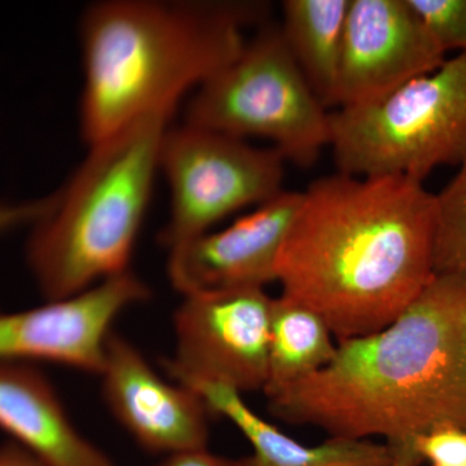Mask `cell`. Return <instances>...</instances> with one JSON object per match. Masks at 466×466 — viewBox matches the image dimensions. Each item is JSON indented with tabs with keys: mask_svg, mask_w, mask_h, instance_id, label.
<instances>
[{
	"mask_svg": "<svg viewBox=\"0 0 466 466\" xmlns=\"http://www.w3.org/2000/svg\"><path fill=\"white\" fill-rule=\"evenodd\" d=\"M0 429L48 466H116L79 433L54 386L32 364L0 363Z\"/></svg>",
	"mask_w": 466,
	"mask_h": 466,
	"instance_id": "obj_13",
	"label": "cell"
},
{
	"mask_svg": "<svg viewBox=\"0 0 466 466\" xmlns=\"http://www.w3.org/2000/svg\"><path fill=\"white\" fill-rule=\"evenodd\" d=\"M339 173L424 179L466 159V54L358 108L329 113Z\"/></svg>",
	"mask_w": 466,
	"mask_h": 466,
	"instance_id": "obj_5",
	"label": "cell"
},
{
	"mask_svg": "<svg viewBox=\"0 0 466 466\" xmlns=\"http://www.w3.org/2000/svg\"><path fill=\"white\" fill-rule=\"evenodd\" d=\"M466 346V274H437L379 332L337 343L314 375L267 397L287 424L332 438H385L394 462L417 466L420 435L449 425Z\"/></svg>",
	"mask_w": 466,
	"mask_h": 466,
	"instance_id": "obj_2",
	"label": "cell"
},
{
	"mask_svg": "<svg viewBox=\"0 0 466 466\" xmlns=\"http://www.w3.org/2000/svg\"><path fill=\"white\" fill-rule=\"evenodd\" d=\"M287 159L274 147L187 124L165 131L158 170L170 187V217L158 235L167 250L210 232L236 211L283 192Z\"/></svg>",
	"mask_w": 466,
	"mask_h": 466,
	"instance_id": "obj_7",
	"label": "cell"
},
{
	"mask_svg": "<svg viewBox=\"0 0 466 466\" xmlns=\"http://www.w3.org/2000/svg\"><path fill=\"white\" fill-rule=\"evenodd\" d=\"M182 385V383H180ZM205 400L211 415L229 420L251 444L253 452L233 466H391V451L370 440L332 438L306 446L257 415L240 392L213 382L186 383Z\"/></svg>",
	"mask_w": 466,
	"mask_h": 466,
	"instance_id": "obj_14",
	"label": "cell"
},
{
	"mask_svg": "<svg viewBox=\"0 0 466 466\" xmlns=\"http://www.w3.org/2000/svg\"><path fill=\"white\" fill-rule=\"evenodd\" d=\"M99 376L110 412L147 452L167 456L208 449L213 415L205 400L158 376L134 343L110 333Z\"/></svg>",
	"mask_w": 466,
	"mask_h": 466,
	"instance_id": "obj_11",
	"label": "cell"
},
{
	"mask_svg": "<svg viewBox=\"0 0 466 466\" xmlns=\"http://www.w3.org/2000/svg\"><path fill=\"white\" fill-rule=\"evenodd\" d=\"M52 204V195L39 200L7 202L0 200V235L20 227H32L41 219Z\"/></svg>",
	"mask_w": 466,
	"mask_h": 466,
	"instance_id": "obj_20",
	"label": "cell"
},
{
	"mask_svg": "<svg viewBox=\"0 0 466 466\" xmlns=\"http://www.w3.org/2000/svg\"><path fill=\"white\" fill-rule=\"evenodd\" d=\"M391 466H412V465L404 464V462H392Z\"/></svg>",
	"mask_w": 466,
	"mask_h": 466,
	"instance_id": "obj_24",
	"label": "cell"
},
{
	"mask_svg": "<svg viewBox=\"0 0 466 466\" xmlns=\"http://www.w3.org/2000/svg\"><path fill=\"white\" fill-rule=\"evenodd\" d=\"M302 200L283 191L238 218L168 250L167 274L183 296L202 291L265 288L276 281V263Z\"/></svg>",
	"mask_w": 466,
	"mask_h": 466,
	"instance_id": "obj_12",
	"label": "cell"
},
{
	"mask_svg": "<svg viewBox=\"0 0 466 466\" xmlns=\"http://www.w3.org/2000/svg\"><path fill=\"white\" fill-rule=\"evenodd\" d=\"M250 0H108L82 17L81 133L88 147L153 116L232 63L268 21Z\"/></svg>",
	"mask_w": 466,
	"mask_h": 466,
	"instance_id": "obj_3",
	"label": "cell"
},
{
	"mask_svg": "<svg viewBox=\"0 0 466 466\" xmlns=\"http://www.w3.org/2000/svg\"><path fill=\"white\" fill-rule=\"evenodd\" d=\"M133 271L70 299L24 311H0V363L48 361L99 375L116 319L150 299Z\"/></svg>",
	"mask_w": 466,
	"mask_h": 466,
	"instance_id": "obj_9",
	"label": "cell"
},
{
	"mask_svg": "<svg viewBox=\"0 0 466 466\" xmlns=\"http://www.w3.org/2000/svg\"><path fill=\"white\" fill-rule=\"evenodd\" d=\"M0 466H48L16 443L0 446Z\"/></svg>",
	"mask_w": 466,
	"mask_h": 466,
	"instance_id": "obj_23",
	"label": "cell"
},
{
	"mask_svg": "<svg viewBox=\"0 0 466 466\" xmlns=\"http://www.w3.org/2000/svg\"><path fill=\"white\" fill-rule=\"evenodd\" d=\"M186 122L238 139L265 137L299 167H311L329 147V113L291 56L280 25L268 21L195 91Z\"/></svg>",
	"mask_w": 466,
	"mask_h": 466,
	"instance_id": "obj_6",
	"label": "cell"
},
{
	"mask_svg": "<svg viewBox=\"0 0 466 466\" xmlns=\"http://www.w3.org/2000/svg\"><path fill=\"white\" fill-rule=\"evenodd\" d=\"M449 425H456L466 429V346L461 368H460L458 383H456Z\"/></svg>",
	"mask_w": 466,
	"mask_h": 466,
	"instance_id": "obj_22",
	"label": "cell"
},
{
	"mask_svg": "<svg viewBox=\"0 0 466 466\" xmlns=\"http://www.w3.org/2000/svg\"><path fill=\"white\" fill-rule=\"evenodd\" d=\"M156 466H233V460L214 455L208 449H202L165 456Z\"/></svg>",
	"mask_w": 466,
	"mask_h": 466,
	"instance_id": "obj_21",
	"label": "cell"
},
{
	"mask_svg": "<svg viewBox=\"0 0 466 466\" xmlns=\"http://www.w3.org/2000/svg\"><path fill=\"white\" fill-rule=\"evenodd\" d=\"M444 52L466 54V0H408Z\"/></svg>",
	"mask_w": 466,
	"mask_h": 466,
	"instance_id": "obj_18",
	"label": "cell"
},
{
	"mask_svg": "<svg viewBox=\"0 0 466 466\" xmlns=\"http://www.w3.org/2000/svg\"><path fill=\"white\" fill-rule=\"evenodd\" d=\"M408 0H350L336 106H370L446 61Z\"/></svg>",
	"mask_w": 466,
	"mask_h": 466,
	"instance_id": "obj_10",
	"label": "cell"
},
{
	"mask_svg": "<svg viewBox=\"0 0 466 466\" xmlns=\"http://www.w3.org/2000/svg\"><path fill=\"white\" fill-rule=\"evenodd\" d=\"M333 337L315 309L284 294L272 299L266 397L327 366L337 351Z\"/></svg>",
	"mask_w": 466,
	"mask_h": 466,
	"instance_id": "obj_16",
	"label": "cell"
},
{
	"mask_svg": "<svg viewBox=\"0 0 466 466\" xmlns=\"http://www.w3.org/2000/svg\"><path fill=\"white\" fill-rule=\"evenodd\" d=\"M171 116H153L90 146L87 157L32 226L27 265L46 302L130 271Z\"/></svg>",
	"mask_w": 466,
	"mask_h": 466,
	"instance_id": "obj_4",
	"label": "cell"
},
{
	"mask_svg": "<svg viewBox=\"0 0 466 466\" xmlns=\"http://www.w3.org/2000/svg\"><path fill=\"white\" fill-rule=\"evenodd\" d=\"M437 198L404 175L320 177L276 263L284 296L323 317L339 341L379 332L435 278Z\"/></svg>",
	"mask_w": 466,
	"mask_h": 466,
	"instance_id": "obj_1",
	"label": "cell"
},
{
	"mask_svg": "<svg viewBox=\"0 0 466 466\" xmlns=\"http://www.w3.org/2000/svg\"><path fill=\"white\" fill-rule=\"evenodd\" d=\"M272 299L262 288L183 296L174 315V357L164 368L175 382H213L265 391Z\"/></svg>",
	"mask_w": 466,
	"mask_h": 466,
	"instance_id": "obj_8",
	"label": "cell"
},
{
	"mask_svg": "<svg viewBox=\"0 0 466 466\" xmlns=\"http://www.w3.org/2000/svg\"><path fill=\"white\" fill-rule=\"evenodd\" d=\"M435 198V274H466V159Z\"/></svg>",
	"mask_w": 466,
	"mask_h": 466,
	"instance_id": "obj_17",
	"label": "cell"
},
{
	"mask_svg": "<svg viewBox=\"0 0 466 466\" xmlns=\"http://www.w3.org/2000/svg\"><path fill=\"white\" fill-rule=\"evenodd\" d=\"M420 462L433 466H466V429L441 425L420 435L413 443Z\"/></svg>",
	"mask_w": 466,
	"mask_h": 466,
	"instance_id": "obj_19",
	"label": "cell"
},
{
	"mask_svg": "<svg viewBox=\"0 0 466 466\" xmlns=\"http://www.w3.org/2000/svg\"><path fill=\"white\" fill-rule=\"evenodd\" d=\"M350 0H285L281 33L309 87L336 106Z\"/></svg>",
	"mask_w": 466,
	"mask_h": 466,
	"instance_id": "obj_15",
	"label": "cell"
}]
</instances>
